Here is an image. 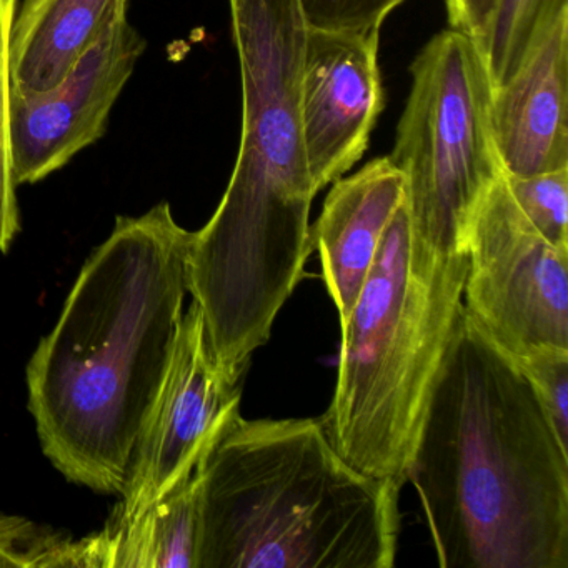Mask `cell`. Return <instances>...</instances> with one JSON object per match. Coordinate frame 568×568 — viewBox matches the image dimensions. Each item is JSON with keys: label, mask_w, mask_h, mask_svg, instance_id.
Returning a JSON list of instances; mask_svg holds the SVG:
<instances>
[{"label": "cell", "mask_w": 568, "mask_h": 568, "mask_svg": "<svg viewBox=\"0 0 568 568\" xmlns=\"http://www.w3.org/2000/svg\"><path fill=\"white\" fill-rule=\"evenodd\" d=\"M191 242L168 202L118 217L29 362L42 450L74 484L124 487L184 317Z\"/></svg>", "instance_id": "cell-1"}, {"label": "cell", "mask_w": 568, "mask_h": 568, "mask_svg": "<svg viewBox=\"0 0 568 568\" xmlns=\"http://www.w3.org/2000/svg\"><path fill=\"white\" fill-rule=\"evenodd\" d=\"M241 65L242 131L227 189L192 232L189 294L222 374L241 384L311 255L318 194L301 112L305 28L298 0H229Z\"/></svg>", "instance_id": "cell-2"}, {"label": "cell", "mask_w": 568, "mask_h": 568, "mask_svg": "<svg viewBox=\"0 0 568 568\" xmlns=\"http://www.w3.org/2000/svg\"><path fill=\"white\" fill-rule=\"evenodd\" d=\"M408 480L442 568H568V445L465 308Z\"/></svg>", "instance_id": "cell-3"}, {"label": "cell", "mask_w": 568, "mask_h": 568, "mask_svg": "<svg viewBox=\"0 0 568 568\" xmlns=\"http://www.w3.org/2000/svg\"><path fill=\"white\" fill-rule=\"evenodd\" d=\"M197 474V568L394 567L402 488L347 464L321 418L235 415Z\"/></svg>", "instance_id": "cell-4"}, {"label": "cell", "mask_w": 568, "mask_h": 568, "mask_svg": "<svg viewBox=\"0 0 568 568\" xmlns=\"http://www.w3.org/2000/svg\"><path fill=\"white\" fill-rule=\"evenodd\" d=\"M467 254L417 241L402 202L351 317L321 417L332 447L368 477L408 481L432 392L464 311Z\"/></svg>", "instance_id": "cell-5"}, {"label": "cell", "mask_w": 568, "mask_h": 568, "mask_svg": "<svg viewBox=\"0 0 568 568\" xmlns=\"http://www.w3.org/2000/svg\"><path fill=\"white\" fill-rule=\"evenodd\" d=\"M412 88L388 155L402 172L417 241L467 254L468 231L500 178L491 132V85L474 38L445 29L410 65Z\"/></svg>", "instance_id": "cell-6"}, {"label": "cell", "mask_w": 568, "mask_h": 568, "mask_svg": "<svg viewBox=\"0 0 568 568\" xmlns=\"http://www.w3.org/2000/svg\"><path fill=\"white\" fill-rule=\"evenodd\" d=\"M464 308L518 361L537 347L568 348V251L527 221L505 171L478 204L467 241Z\"/></svg>", "instance_id": "cell-7"}, {"label": "cell", "mask_w": 568, "mask_h": 568, "mask_svg": "<svg viewBox=\"0 0 568 568\" xmlns=\"http://www.w3.org/2000/svg\"><path fill=\"white\" fill-rule=\"evenodd\" d=\"M241 384L217 367L194 301L182 317L158 398L135 444L111 524L141 517L194 474L225 425L241 414Z\"/></svg>", "instance_id": "cell-8"}, {"label": "cell", "mask_w": 568, "mask_h": 568, "mask_svg": "<svg viewBox=\"0 0 568 568\" xmlns=\"http://www.w3.org/2000/svg\"><path fill=\"white\" fill-rule=\"evenodd\" d=\"M148 42L119 11L71 74L42 94H12V158L19 185L44 181L108 131L115 102Z\"/></svg>", "instance_id": "cell-9"}, {"label": "cell", "mask_w": 568, "mask_h": 568, "mask_svg": "<svg viewBox=\"0 0 568 568\" xmlns=\"http://www.w3.org/2000/svg\"><path fill=\"white\" fill-rule=\"evenodd\" d=\"M378 41L381 32H305L302 131L318 192L364 158L384 111Z\"/></svg>", "instance_id": "cell-10"}, {"label": "cell", "mask_w": 568, "mask_h": 568, "mask_svg": "<svg viewBox=\"0 0 568 568\" xmlns=\"http://www.w3.org/2000/svg\"><path fill=\"white\" fill-rule=\"evenodd\" d=\"M490 121L505 174L568 168V6L544 22L514 78L494 89Z\"/></svg>", "instance_id": "cell-11"}, {"label": "cell", "mask_w": 568, "mask_h": 568, "mask_svg": "<svg viewBox=\"0 0 568 568\" xmlns=\"http://www.w3.org/2000/svg\"><path fill=\"white\" fill-rule=\"evenodd\" d=\"M404 199V175L388 155L332 182L311 232L341 325L351 317L382 237Z\"/></svg>", "instance_id": "cell-12"}, {"label": "cell", "mask_w": 568, "mask_h": 568, "mask_svg": "<svg viewBox=\"0 0 568 568\" xmlns=\"http://www.w3.org/2000/svg\"><path fill=\"white\" fill-rule=\"evenodd\" d=\"M129 0H22L12 28V91L42 94L61 84Z\"/></svg>", "instance_id": "cell-13"}, {"label": "cell", "mask_w": 568, "mask_h": 568, "mask_svg": "<svg viewBox=\"0 0 568 568\" xmlns=\"http://www.w3.org/2000/svg\"><path fill=\"white\" fill-rule=\"evenodd\" d=\"M201 478L181 485L128 524L95 535L101 568H197Z\"/></svg>", "instance_id": "cell-14"}, {"label": "cell", "mask_w": 568, "mask_h": 568, "mask_svg": "<svg viewBox=\"0 0 568 568\" xmlns=\"http://www.w3.org/2000/svg\"><path fill=\"white\" fill-rule=\"evenodd\" d=\"M564 6L568 0H495L474 39L494 89L514 78L544 22Z\"/></svg>", "instance_id": "cell-15"}, {"label": "cell", "mask_w": 568, "mask_h": 568, "mask_svg": "<svg viewBox=\"0 0 568 568\" xmlns=\"http://www.w3.org/2000/svg\"><path fill=\"white\" fill-rule=\"evenodd\" d=\"M0 567L99 568L94 535L72 540L26 518L0 514Z\"/></svg>", "instance_id": "cell-16"}, {"label": "cell", "mask_w": 568, "mask_h": 568, "mask_svg": "<svg viewBox=\"0 0 568 568\" xmlns=\"http://www.w3.org/2000/svg\"><path fill=\"white\" fill-rule=\"evenodd\" d=\"M21 0H0V251H8L18 235V189L12 158L11 41Z\"/></svg>", "instance_id": "cell-17"}, {"label": "cell", "mask_w": 568, "mask_h": 568, "mask_svg": "<svg viewBox=\"0 0 568 568\" xmlns=\"http://www.w3.org/2000/svg\"><path fill=\"white\" fill-rule=\"evenodd\" d=\"M505 179L535 231L555 247L568 251V168L527 178L505 174Z\"/></svg>", "instance_id": "cell-18"}, {"label": "cell", "mask_w": 568, "mask_h": 568, "mask_svg": "<svg viewBox=\"0 0 568 568\" xmlns=\"http://www.w3.org/2000/svg\"><path fill=\"white\" fill-rule=\"evenodd\" d=\"M568 445V348L537 347L515 361Z\"/></svg>", "instance_id": "cell-19"}, {"label": "cell", "mask_w": 568, "mask_h": 568, "mask_svg": "<svg viewBox=\"0 0 568 568\" xmlns=\"http://www.w3.org/2000/svg\"><path fill=\"white\" fill-rule=\"evenodd\" d=\"M405 0H298L308 31L381 32L385 19Z\"/></svg>", "instance_id": "cell-20"}, {"label": "cell", "mask_w": 568, "mask_h": 568, "mask_svg": "<svg viewBox=\"0 0 568 568\" xmlns=\"http://www.w3.org/2000/svg\"><path fill=\"white\" fill-rule=\"evenodd\" d=\"M495 0H445L452 29L477 38L494 9Z\"/></svg>", "instance_id": "cell-21"}]
</instances>
